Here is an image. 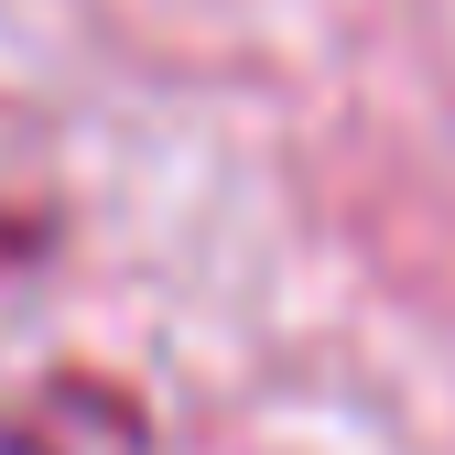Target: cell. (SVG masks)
<instances>
[{"label": "cell", "mask_w": 455, "mask_h": 455, "mask_svg": "<svg viewBox=\"0 0 455 455\" xmlns=\"http://www.w3.org/2000/svg\"><path fill=\"white\" fill-rule=\"evenodd\" d=\"M0 455H33V444H22V434H0Z\"/></svg>", "instance_id": "cell-1"}]
</instances>
